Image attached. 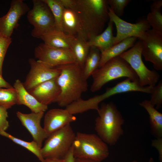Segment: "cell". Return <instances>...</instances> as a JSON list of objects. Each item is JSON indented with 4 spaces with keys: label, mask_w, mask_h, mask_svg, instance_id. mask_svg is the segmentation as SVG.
Wrapping results in <instances>:
<instances>
[{
    "label": "cell",
    "mask_w": 162,
    "mask_h": 162,
    "mask_svg": "<svg viewBox=\"0 0 162 162\" xmlns=\"http://www.w3.org/2000/svg\"><path fill=\"white\" fill-rule=\"evenodd\" d=\"M153 87L142 86L139 82L126 78L114 86L108 88L105 92L86 100L87 105L93 110L98 111L102 101L114 95L130 92H139L150 94Z\"/></svg>",
    "instance_id": "obj_12"
},
{
    "label": "cell",
    "mask_w": 162,
    "mask_h": 162,
    "mask_svg": "<svg viewBox=\"0 0 162 162\" xmlns=\"http://www.w3.org/2000/svg\"><path fill=\"white\" fill-rule=\"evenodd\" d=\"M100 51L91 47L86 60L83 71L84 76L87 80L93 72L98 68L100 58Z\"/></svg>",
    "instance_id": "obj_26"
},
{
    "label": "cell",
    "mask_w": 162,
    "mask_h": 162,
    "mask_svg": "<svg viewBox=\"0 0 162 162\" xmlns=\"http://www.w3.org/2000/svg\"></svg>",
    "instance_id": "obj_41"
},
{
    "label": "cell",
    "mask_w": 162,
    "mask_h": 162,
    "mask_svg": "<svg viewBox=\"0 0 162 162\" xmlns=\"http://www.w3.org/2000/svg\"><path fill=\"white\" fill-rule=\"evenodd\" d=\"M162 0H154L150 6L151 11L146 20L152 29L162 33V15L161 12Z\"/></svg>",
    "instance_id": "obj_24"
},
{
    "label": "cell",
    "mask_w": 162,
    "mask_h": 162,
    "mask_svg": "<svg viewBox=\"0 0 162 162\" xmlns=\"http://www.w3.org/2000/svg\"><path fill=\"white\" fill-rule=\"evenodd\" d=\"M87 41L79 38H75L71 50L75 58L76 63L83 69L90 49Z\"/></svg>",
    "instance_id": "obj_25"
},
{
    "label": "cell",
    "mask_w": 162,
    "mask_h": 162,
    "mask_svg": "<svg viewBox=\"0 0 162 162\" xmlns=\"http://www.w3.org/2000/svg\"><path fill=\"white\" fill-rule=\"evenodd\" d=\"M75 135L70 124L49 135L40 149L44 159H64L72 146Z\"/></svg>",
    "instance_id": "obj_6"
},
{
    "label": "cell",
    "mask_w": 162,
    "mask_h": 162,
    "mask_svg": "<svg viewBox=\"0 0 162 162\" xmlns=\"http://www.w3.org/2000/svg\"><path fill=\"white\" fill-rule=\"evenodd\" d=\"M33 3V8L28 12L27 18L34 27L32 35L40 38L56 27L54 19L49 7L43 0H34Z\"/></svg>",
    "instance_id": "obj_8"
},
{
    "label": "cell",
    "mask_w": 162,
    "mask_h": 162,
    "mask_svg": "<svg viewBox=\"0 0 162 162\" xmlns=\"http://www.w3.org/2000/svg\"><path fill=\"white\" fill-rule=\"evenodd\" d=\"M12 42L11 38L0 34V74L2 75V68L8 49Z\"/></svg>",
    "instance_id": "obj_32"
},
{
    "label": "cell",
    "mask_w": 162,
    "mask_h": 162,
    "mask_svg": "<svg viewBox=\"0 0 162 162\" xmlns=\"http://www.w3.org/2000/svg\"><path fill=\"white\" fill-rule=\"evenodd\" d=\"M64 162H74L75 158L74 155L72 147L70 148L64 159Z\"/></svg>",
    "instance_id": "obj_35"
},
{
    "label": "cell",
    "mask_w": 162,
    "mask_h": 162,
    "mask_svg": "<svg viewBox=\"0 0 162 162\" xmlns=\"http://www.w3.org/2000/svg\"><path fill=\"white\" fill-rule=\"evenodd\" d=\"M132 162H138L137 160H134L132 161Z\"/></svg>",
    "instance_id": "obj_40"
},
{
    "label": "cell",
    "mask_w": 162,
    "mask_h": 162,
    "mask_svg": "<svg viewBox=\"0 0 162 162\" xmlns=\"http://www.w3.org/2000/svg\"><path fill=\"white\" fill-rule=\"evenodd\" d=\"M130 0H108L107 3L109 7L118 17L123 15L125 8L130 2Z\"/></svg>",
    "instance_id": "obj_31"
},
{
    "label": "cell",
    "mask_w": 162,
    "mask_h": 162,
    "mask_svg": "<svg viewBox=\"0 0 162 162\" xmlns=\"http://www.w3.org/2000/svg\"><path fill=\"white\" fill-rule=\"evenodd\" d=\"M139 104L148 114L152 134L157 139L162 138V113L158 111L149 100H144Z\"/></svg>",
    "instance_id": "obj_23"
},
{
    "label": "cell",
    "mask_w": 162,
    "mask_h": 162,
    "mask_svg": "<svg viewBox=\"0 0 162 162\" xmlns=\"http://www.w3.org/2000/svg\"><path fill=\"white\" fill-rule=\"evenodd\" d=\"M138 39L142 43V55L145 60L152 63L155 70H162V33L149 29Z\"/></svg>",
    "instance_id": "obj_10"
},
{
    "label": "cell",
    "mask_w": 162,
    "mask_h": 162,
    "mask_svg": "<svg viewBox=\"0 0 162 162\" xmlns=\"http://www.w3.org/2000/svg\"><path fill=\"white\" fill-rule=\"evenodd\" d=\"M72 147L75 158L101 162L109 154L108 145L94 134L77 132Z\"/></svg>",
    "instance_id": "obj_5"
},
{
    "label": "cell",
    "mask_w": 162,
    "mask_h": 162,
    "mask_svg": "<svg viewBox=\"0 0 162 162\" xmlns=\"http://www.w3.org/2000/svg\"><path fill=\"white\" fill-rule=\"evenodd\" d=\"M108 14L110 20L115 24L117 30L114 45L129 37L139 39L151 27L145 19H141L135 23L124 21L117 16L109 6Z\"/></svg>",
    "instance_id": "obj_11"
},
{
    "label": "cell",
    "mask_w": 162,
    "mask_h": 162,
    "mask_svg": "<svg viewBox=\"0 0 162 162\" xmlns=\"http://www.w3.org/2000/svg\"><path fill=\"white\" fill-rule=\"evenodd\" d=\"M152 146L156 148L159 153V160L162 162V138H157L152 141Z\"/></svg>",
    "instance_id": "obj_34"
},
{
    "label": "cell",
    "mask_w": 162,
    "mask_h": 162,
    "mask_svg": "<svg viewBox=\"0 0 162 162\" xmlns=\"http://www.w3.org/2000/svg\"><path fill=\"white\" fill-rule=\"evenodd\" d=\"M44 112H32L25 114L17 111V116L22 125L29 131L35 142L40 148L42 147L43 141L46 139L48 135L45 130L41 127V119L44 115Z\"/></svg>",
    "instance_id": "obj_15"
},
{
    "label": "cell",
    "mask_w": 162,
    "mask_h": 162,
    "mask_svg": "<svg viewBox=\"0 0 162 162\" xmlns=\"http://www.w3.org/2000/svg\"><path fill=\"white\" fill-rule=\"evenodd\" d=\"M74 162H100L96 161H94L93 160H88V159L75 158Z\"/></svg>",
    "instance_id": "obj_38"
},
{
    "label": "cell",
    "mask_w": 162,
    "mask_h": 162,
    "mask_svg": "<svg viewBox=\"0 0 162 162\" xmlns=\"http://www.w3.org/2000/svg\"><path fill=\"white\" fill-rule=\"evenodd\" d=\"M12 87L13 86L3 78L2 75L0 74V88H9Z\"/></svg>",
    "instance_id": "obj_36"
},
{
    "label": "cell",
    "mask_w": 162,
    "mask_h": 162,
    "mask_svg": "<svg viewBox=\"0 0 162 162\" xmlns=\"http://www.w3.org/2000/svg\"><path fill=\"white\" fill-rule=\"evenodd\" d=\"M97 112L95 129L98 135L107 145H115L123 134L124 119L112 102L102 103Z\"/></svg>",
    "instance_id": "obj_3"
},
{
    "label": "cell",
    "mask_w": 162,
    "mask_h": 162,
    "mask_svg": "<svg viewBox=\"0 0 162 162\" xmlns=\"http://www.w3.org/2000/svg\"><path fill=\"white\" fill-rule=\"evenodd\" d=\"M43 0L47 5L53 15L56 27L62 30V21L63 13L65 8L61 0Z\"/></svg>",
    "instance_id": "obj_28"
},
{
    "label": "cell",
    "mask_w": 162,
    "mask_h": 162,
    "mask_svg": "<svg viewBox=\"0 0 162 162\" xmlns=\"http://www.w3.org/2000/svg\"><path fill=\"white\" fill-rule=\"evenodd\" d=\"M148 162H154V159L152 158H150Z\"/></svg>",
    "instance_id": "obj_39"
},
{
    "label": "cell",
    "mask_w": 162,
    "mask_h": 162,
    "mask_svg": "<svg viewBox=\"0 0 162 162\" xmlns=\"http://www.w3.org/2000/svg\"><path fill=\"white\" fill-rule=\"evenodd\" d=\"M44 162H64V159H46Z\"/></svg>",
    "instance_id": "obj_37"
},
{
    "label": "cell",
    "mask_w": 162,
    "mask_h": 162,
    "mask_svg": "<svg viewBox=\"0 0 162 162\" xmlns=\"http://www.w3.org/2000/svg\"><path fill=\"white\" fill-rule=\"evenodd\" d=\"M0 135L11 140L14 143L25 148L34 154L41 162H44V159L40 152V149L38 144L34 141L27 142L17 138L6 131L0 129Z\"/></svg>",
    "instance_id": "obj_27"
},
{
    "label": "cell",
    "mask_w": 162,
    "mask_h": 162,
    "mask_svg": "<svg viewBox=\"0 0 162 162\" xmlns=\"http://www.w3.org/2000/svg\"><path fill=\"white\" fill-rule=\"evenodd\" d=\"M30 69L26 76L23 86L27 90L51 79L57 77L60 73L58 67H51L38 60L30 58Z\"/></svg>",
    "instance_id": "obj_13"
},
{
    "label": "cell",
    "mask_w": 162,
    "mask_h": 162,
    "mask_svg": "<svg viewBox=\"0 0 162 162\" xmlns=\"http://www.w3.org/2000/svg\"><path fill=\"white\" fill-rule=\"evenodd\" d=\"M75 38L55 27L44 34L40 38L43 40L44 43L48 45L71 50Z\"/></svg>",
    "instance_id": "obj_20"
},
{
    "label": "cell",
    "mask_w": 162,
    "mask_h": 162,
    "mask_svg": "<svg viewBox=\"0 0 162 162\" xmlns=\"http://www.w3.org/2000/svg\"><path fill=\"white\" fill-rule=\"evenodd\" d=\"M6 108L0 106V129L6 131L9 127L7 118L8 117Z\"/></svg>",
    "instance_id": "obj_33"
},
{
    "label": "cell",
    "mask_w": 162,
    "mask_h": 162,
    "mask_svg": "<svg viewBox=\"0 0 162 162\" xmlns=\"http://www.w3.org/2000/svg\"><path fill=\"white\" fill-rule=\"evenodd\" d=\"M108 5L105 0H73L70 9L78 17L88 41L103 32L109 19Z\"/></svg>",
    "instance_id": "obj_1"
},
{
    "label": "cell",
    "mask_w": 162,
    "mask_h": 162,
    "mask_svg": "<svg viewBox=\"0 0 162 162\" xmlns=\"http://www.w3.org/2000/svg\"><path fill=\"white\" fill-rule=\"evenodd\" d=\"M76 120V117L66 109H53L48 110L45 114L43 128L48 136Z\"/></svg>",
    "instance_id": "obj_16"
},
{
    "label": "cell",
    "mask_w": 162,
    "mask_h": 162,
    "mask_svg": "<svg viewBox=\"0 0 162 162\" xmlns=\"http://www.w3.org/2000/svg\"><path fill=\"white\" fill-rule=\"evenodd\" d=\"M142 44L140 40L136 42L133 46L119 56L130 66L137 75L140 84L142 86H155L160 78L159 73L148 68L142 58Z\"/></svg>",
    "instance_id": "obj_7"
},
{
    "label": "cell",
    "mask_w": 162,
    "mask_h": 162,
    "mask_svg": "<svg viewBox=\"0 0 162 162\" xmlns=\"http://www.w3.org/2000/svg\"><path fill=\"white\" fill-rule=\"evenodd\" d=\"M62 30L66 34L87 41L80 20L73 10L64 9L62 19Z\"/></svg>",
    "instance_id": "obj_18"
},
{
    "label": "cell",
    "mask_w": 162,
    "mask_h": 162,
    "mask_svg": "<svg viewBox=\"0 0 162 162\" xmlns=\"http://www.w3.org/2000/svg\"><path fill=\"white\" fill-rule=\"evenodd\" d=\"M28 5L22 0H13L5 15L0 18V34L11 38L14 29L18 26L20 17L29 10Z\"/></svg>",
    "instance_id": "obj_14"
},
{
    "label": "cell",
    "mask_w": 162,
    "mask_h": 162,
    "mask_svg": "<svg viewBox=\"0 0 162 162\" xmlns=\"http://www.w3.org/2000/svg\"><path fill=\"white\" fill-rule=\"evenodd\" d=\"M58 67L60 73L57 81L61 92L55 103L60 106L66 107L81 98L82 93L87 90L88 84L83 69L77 63Z\"/></svg>",
    "instance_id": "obj_2"
},
{
    "label": "cell",
    "mask_w": 162,
    "mask_h": 162,
    "mask_svg": "<svg viewBox=\"0 0 162 162\" xmlns=\"http://www.w3.org/2000/svg\"><path fill=\"white\" fill-rule=\"evenodd\" d=\"M34 55L38 60L51 67L76 63L71 50L54 47L44 43L36 47Z\"/></svg>",
    "instance_id": "obj_9"
},
{
    "label": "cell",
    "mask_w": 162,
    "mask_h": 162,
    "mask_svg": "<svg viewBox=\"0 0 162 162\" xmlns=\"http://www.w3.org/2000/svg\"><path fill=\"white\" fill-rule=\"evenodd\" d=\"M57 77L45 81L27 91L42 104L48 106L55 103L61 92Z\"/></svg>",
    "instance_id": "obj_17"
},
{
    "label": "cell",
    "mask_w": 162,
    "mask_h": 162,
    "mask_svg": "<svg viewBox=\"0 0 162 162\" xmlns=\"http://www.w3.org/2000/svg\"><path fill=\"white\" fill-rule=\"evenodd\" d=\"M16 94L13 87L9 88H0V106L7 109L16 104Z\"/></svg>",
    "instance_id": "obj_29"
},
{
    "label": "cell",
    "mask_w": 162,
    "mask_h": 162,
    "mask_svg": "<svg viewBox=\"0 0 162 162\" xmlns=\"http://www.w3.org/2000/svg\"><path fill=\"white\" fill-rule=\"evenodd\" d=\"M149 100L151 104L157 110L160 109L162 104V81L160 80L157 85L153 87L150 94Z\"/></svg>",
    "instance_id": "obj_30"
},
{
    "label": "cell",
    "mask_w": 162,
    "mask_h": 162,
    "mask_svg": "<svg viewBox=\"0 0 162 162\" xmlns=\"http://www.w3.org/2000/svg\"><path fill=\"white\" fill-rule=\"evenodd\" d=\"M13 87L16 94V104L26 106L32 112H44L48 109V106L39 102L26 89L23 83L19 80H16Z\"/></svg>",
    "instance_id": "obj_19"
},
{
    "label": "cell",
    "mask_w": 162,
    "mask_h": 162,
    "mask_svg": "<svg viewBox=\"0 0 162 162\" xmlns=\"http://www.w3.org/2000/svg\"><path fill=\"white\" fill-rule=\"evenodd\" d=\"M91 76L93 82L90 90L93 92L100 90L108 82L122 77L139 82L134 71L119 56L108 61L103 66L96 70Z\"/></svg>",
    "instance_id": "obj_4"
},
{
    "label": "cell",
    "mask_w": 162,
    "mask_h": 162,
    "mask_svg": "<svg viewBox=\"0 0 162 162\" xmlns=\"http://www.w3.org/2000/svg\"><path fill=\"white\" fill-rule=\"evenodd\" d=\"M113 24L112 22L110 20L108 26L104 32L87 41L90 47H95L101 52L114 45L115 36L112 33Z\"/></svg>",
    "instance_id": "obj_22"
},
{
    "label": "cell",
    "mask_w": 162,
    "mask_h": 162,
    "mask_svg": "<svg viewBox=\"0 0 162 162\" xmlns=\"http://www.w3.org/2000/svg\"><path fill=\"white\" fill-rule=\"evenodd\" d=\"M137 39L135 37L126 38L101 52L98 68L103 66L109 60L119 56L128 49L133 46Z\"/></svg>",
    "instance_id": "obj_21"
}]
</instances>
